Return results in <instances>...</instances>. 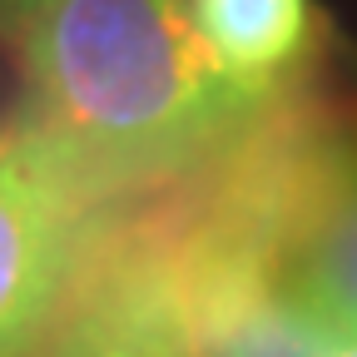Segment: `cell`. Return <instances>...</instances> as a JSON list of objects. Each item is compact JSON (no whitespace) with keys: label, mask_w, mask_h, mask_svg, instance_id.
I'll return each instance as SVG.
<instances>
[{"label":"cell","mask_w":357,"mask_h":357,"mask_svg":"<svg viewBox=\"0 0 357 357\" xmlns=\"http://www.w3.org/2000/svg\"><path fill=\"white\" fill-rule=\"evenodd\" d=\"M283 283L333 333L357 328V164H323L273 248Z\"/></svg>","instance_id":"277c9868"},{"label":"cell","mask_w":357,"mask_h":357,"mask_svg":"<svg viewBox=\"0 0 357 357\" xmlns=\"http://www.w3.org/2000/svg\"><path fill=\"white\" fill-rule=\"evenodd\" d=\"M20 50L30 119L105 199L194 174L273 105L223 70L184 0H50Z\"/></svg>","instance_id":"6da1fadb"},{"label":"cell","mask_w":357,"mask_h":357,"mask_svg":"<svg viewBox=\"0 0 357 357\" xmlns=\"http://www.w3.org/2000/svg\"><path fill=\"white\" fill-rule=\"evenodd\" d=\"M105 204L30 114L0 129V357H40Z\"/></svg>","instance_id":"7a4b0ae2"},{"label":"cell","mask_w":357,"mask_h":357,"mask_svg":"<svg viewBox=\"0 0 357 357\" xmlns=\"http://www.w3.org/2000/svg\"><path fill=\"white\" fill-rule=\"evenodd\" d=\"M50 0H0V40H25V30L40 20Z\"/></svg>","instance_id":"8992f818"},{"label":"cell","mask_w":357,"mask_h":357,"mask_svg":"<svg viewBox=\"0 0 357 357\" xmlns=\"http://www.w3.org/2000/svg\"><path fill=\"white\" fill-rule=\"evenodd\" d=\"M184 6H194V0H184Z\"/></svg>","instance_id":"ba28073f"},{"label":"cell","mask_w":357,"mask_h":357,"mask_svg":"<svg viewBox=\"0 0 357 357\" xmlns=\"http://www.w3.org/2000/svg\"><path fill=\"white\" fill-rule=\"evenodd\" d=\"M189 10L223 70L253 89H278L312 40L307 0H194Z\"/></svg>","instance_id":"5b68a950"},{"label":"cell","mask_w":357,"mask_h":357,"mask_svg":"<svg viewBox=\"0 0 357 357\" xmlns=\"http://www.w3.org/2000/svg\"><path fill=\"white\" fill-rule=\"evenodd\" d=\"M323 357H357V328H352V333H337Z\"/></svg>","instance_id":"52a82bcc"},{"label":"cell","mask_w":357,"mask_h":357,"mask_svg":"<svg viewBox=\"0 0 357 357\" xmlns=\"http://www.w3.org/2000/svg\"><path fill=\"white\" fill-rule=\"evenodd\" d=\"M40 357H199L159 238L89 243Z\"/></svg>","instance_id":"3957f363"}]
</instances>
